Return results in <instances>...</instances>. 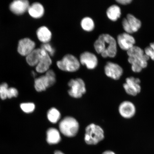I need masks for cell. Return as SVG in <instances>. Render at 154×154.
Listing matches in <instances>:
<instances>
[{
  "mask_svg": "<svg viewBox=\"0 0 154 154\" xmlns=\"http://www.w3.org/2000/svg\"><path fill=\"white\" fill-rule=\"evenodd\" d=\"M79 125L74 117L67 116L64 117L59 124V130L63 135L72 137L76 135L78 132Z\"/></svg>",
  "mask_w": 154,
  "mask_h": 154,
  "instance_id": "obj_5",
  "label": "cell"
},
{
  "mask_svg": "<svg viewBox=\"0 0 154 154\" xmlns=\"http://www.w3.org/2000/svg\"><path fill=\"white\" fill-rule=\"evenodd\" d=\"M127 54L128 56V61L131 65L133 72H140L142 69L147 67L149 58L141 48L134 45L127 51Z\"/></svg>",
  "mask_w": 154,
  "mask_h": 154,
  "instance_id": "obj_2",
  "label": "cell"
},
{
  "mask_svg": "<svg viewBox=\"0 0 154 154\" xmlns=\"http://www.w3.org/2000/svg\"><path fill=\"white\" fill-rule=\"evenodd\" d=\"M117 42L121 49L128 51L134 46L136 41L133 36L125 32L119 35Z\"/></svg>",
  "mask_w": 154,
  "mask_h": 154,
  "instance_id": "obj_13",
  "label": "cell"
},
{
  "mask_svg": "<svg viewBox=\"0 0 154 154\" xmlns=\"http://www.w3.org/2000/svg\"><path fill=\"white\" fill-rule=\"evenodd\" d=\"M140 80L139 78L134 77L127 78L126 82L123 85V87L126 93L128 95L136 96L141 91Z\"/></svg>",
  "mask_w": 154,
  "mask_h": 154,
  "instance_id": "obj_9",
  "label": "cell"
},
{
  "mask_svg": "<svg viewBox=\"0 0 154 154\" xmlns=\"http://www.w3.org/2000/svg\"><path fill=\"white\" fill-rule=\"evenodd\" d=\"M116 2L122 5H127L131 2L132 0H116Z\"/></svg>",
  "mask_w": 154,
  "mask_h": 154,
  "instance_id": "obj_29",
  "label": "cell"
},
{
  "mask_svg": "<svg viewBox=\"0 0 154 154\" xmlns=\"http://www.w3.org/2000/svg\"><path fill=\"white\" fill-rule=\"evenodd\" d=\"M20 107L24 112L29 113L34 111L35 109V105L33 103H23L21 104Z\"/></svg>",
  "mask_w": 154,
  "mask_h": 154,
  "instance_id": "obj_25",
  "label": "cell"
},
{
  "mask_svg": "<svg viewBox=\"0 0 154 154\" xmlns=\"http://www.w3.org/2000/svg\"><path fill=\"white\" fill-rule=\"evenodd\" d=\"M96 52L103 58H113L117 53L116 40L108 34H102L99 36L94 44Z\"/></svg>",
  "mask_w": 154,
  "mask_h": 154,
  "instance_id": "obj_1",
  "label": "cell"
},
{
  "mask_svg": "<svg viewBox=\"0 0 154 154\" xmlns=\"http://www.w3.org/2000/svg\"><path fill=\"white\" fill-rule=\"evenodd\" d=\"M123 29L126 33L131 34L138 31L141 27L142 23L133 15L128 14L122 21Z\"/></svg>",
  "mask_w": 154,
  "mask_h": 154,
  "instance_id": "obj_8",
  "label": "cell"
},
{
  "mask_svg": "<svg viewBox=\"0 0 154 154\" xmlns=\"http://www.w3.org/2000/svg\"><path fill=\"white\" fill-rule=\"evenodd\" d=\"M61 137L59 131L54 128L48 129L47 132V141L50 144H55L59 143Z\"/></svg>",
  "mask_w": 154,
  "mask_h": 154,
  "instance_id": "obj_19",
  "label": "cell"
},
{
  "mask_svg": "<svg viewBox=\"0 0 154 154\" xmlns=\"http://www.w3.org/2000/svg\"><path fill=\"white\" fill-rule=\"evenodd\" d=\"M32 74L34 76H35L36 74L35 73V72H32Z\"/></svg>",
  "mask_w": 154,
  "mask_h": 154,
  "instance_id": "obj_32",
  "label": "cell"
},
{
  "mask_svg": "<svg viewBox=\"0 0 154 154\" xmlns=\"http://www.w3.org/2000/svg\"><path fill=\"white\" fill-rule=\"evenodd\" d=\"M79 60L81 65L85 66L88 70H93L97 67L98 59L95 54L88 51L81 54Z\"/></svg>",
  "mask_w": 154,
  "mask_h": 154,
  "instance_id": "obj_10",
  "label": "cell"
},
{
  "mask_svg": "<svg viewBox=\"0 0 154 154\" xmlns=\"http://www.w3.org/2000/svg\"><path fill=\"white\" fill-rule=\"evenodd\" d=\"M35 43L28 38H25L19 40L18 44V53L23 56L26 57L35 49Z\"/></svg>",
  "mask_w": 154,
  "mask_h": 154,
  "instance_id": "obj_14",
  "label": "cell"
},
{
  "mask_svg": "<svg viewBox=\"0 0 154 154\" xmlns=\"http://www.w3.org/2000/svg\"><path fill=\"white\" fill-rule=\"evenodd\" d=\"M41 55V48L35 49L26 57V61L31 66H36L39 62Z\"/></svg>",
  "mask_w": 154,
  "mask_h": 154,
  "instance_id": "obj_20",
  "label": "cell"
},
{
  "mask_svg": "<svg viewBox=\"0 0 154 154\" xmlns=\"http://www.w3.org/2000/svg\"><path fill=\"white\" fill-rule=\"evenodd\" d=\"M54 154H65L62 152L60 151H58V150H57V151H56L54 152Z\"/></svg>",
  "mask_w": 154,
  "mask_h": 154,
  "instance_id": "obj_31",
  "label": "cell"
},
{
  "mask_svg": "<svg viewBox=\"0 0 154 154\" xmlns=\"http://www.w3.org/2000/svg\"><path fill=\"white\" fill-rule=\"evenodd\" d=\"M60 70L65 72H75L79 69L81 64L79 59L72 54H67L63 56L56 63Z\"/></svg>",
  "mask_w": 154,
  "mask_h": 154,
  "instance_id": "obj_3",
  "label": "cell"
},
{
  "mask_svg": "<svg viewBox=\"0 0 154 154\" xmlns=\"http://www.w3.org/2000/svg\"><path fill=\"white\" fill-rule=\"evenodd\" d=\"M56 82V76L54 71L49 69L44 75L36 78L34 82V87L36 91L41 92L45 91L52 86Z\"/></svg>",
  "mask_w": 154,
  "mask_h": 154,
  "instance_id": "obj_6",
  "label": "cell"
},
{
  "mask_svg": "<svg viewBox=\"0 0 154 154\" xmlns=\"http://www.w3.org/2000/svg\"><path fill=\"white\" fill-rule=\"evenodd\" d=\"M105 74L107 77L115 80H118L122 76L123 70L120 65L108 61L104 67Z\"/></svg>",
  "mask_w": 154,
  "mask_h": 154,
  "instance_id": "obj_11",
  "label": "cell"
},
{
  "mask_svg": "<svg viewBox=\"0 0 154 154\" xmlns=\"http://www.w3.org/2000/svg\"><path fill=\"white\" fill-rule=\"evenodd\" d=\"M119 113L123 118L130 119L135 115L136 108L132 102L125 101L121 103L119 106Z\"/></svg>",
  "mask_w": 154,
  "mask_h": 154,
  "instance_id": "obj_12",
  "label": "cell"
},
{
  "mask_svg": "<svg viewBox=\"0 0 154 154\" xmlns=\"http://www.w3.org/2000/svg\"><path fill=\"white\" fill-rule=\"evenodd\" d=\"M80 26L85 31L91 32L95 28V23L93 19L89 17L83 18L80 22Z\"/></svg>",
  "mask_w": 154,
  "mask_h": 154,
  "instance_id": "obj_22",
  "label": "cell"
},
{
  "mask_svg": "<svg viewBox=\"0 0 154 154\" xmlns=\"http://www.w3.org/2000/svg\"><path fill=\"white\" fill-rule=\"evenodd\" d=\"M38 40L42 43H49L52 38V34L49 28L45 26H40L36 31Z\"/></svg>",
  "mask_w": 154,
  "mask_h": 154,
  "instance_id": "obj_18",
  "label": "cell"
},
{
  "mask_svg": "<svg viewBox=\"0 0 154 154\" xmlns=\"http://www.w3.org/2000/svg\"><path fill=\"white\" fill-rule=\"evenodd\" d=\"M18 95V92L16 88H8V90L7 97L8 99L17 97Z\"/></svg>",
  "mask_w": 154,
  "mask_h": 154,
  "instance_id": "obj_28",
  "label": "cell"
},
{
  "mask_svg": "<svg viewBox=\"0 0 154 154\" xmlns=\"http://www.w3.org/2000/svg\"><path fill=\"white\" fill-rule=\"evenodd\" d=\"M47 118L50 122L53 124H56L61 118L60 113L55 108H51L48 111Z\"/></svg>",
  "mask_w": 154,
  "mask_h": 154,
  "instance_id": "obj_23",
  "label": "cell"
},
{
  "mask_svg": "<svg viewBox=\"0 0 154 154\" xmlns=\"http://www.w3.org/2000/svg\"><path fill=\"white\" fill-rule=\"evenodd\" d=\"M44 50L51 57H53L55 55L56 53L55 48L52 45V44L49 43H43L40 48Z\"/></svg>",
  "mask_w": 154,
  "mask_h": 154,
  "instance_id": "obj_24",
  "label": "cell"
},
{
  "mask_svg": "<svg viewBox=\"0 0 154 154\" xmlns=\"http://www.w3.org/2000/svg\"><path fill=\"white\" fill-rule=\"evenodd\" d=\"M144 53L153 60H154V42L150 44L149 46L144 49Z\"/></svg>",
  "mask_w": 154,
  "mask_h": 154,
  "instance_id": "obj_27",
  "label": "cell"
},
{
  "mask_svg": "<svg viewBox=\"0 0 154 154\" xmlns=\"http://www.w3.org/2000/svg\"><path fill=\"white\" fill-rule=\"evenodd\" d=\"M8 85L7 83H3L0 85V97L2 100L7 99L8 90Z\"/></svg>",
  "mask_w": 154,
  "mask_h": 154,
  "instance_id": "obj_26",
  "label": "cell"
},
{
  "mask_svg": "<svg viewBox=\"0 0 154 154\" xmlns=\"http://www.w3.org/2000/svg\"><path fill=\"white\" fill-rule=\"evenodd\" d=\"M28 11L32 18L38 19L41 18L43 16L45 13V9L42 4L35 2L30 5Z\"/></svg>",
  "mask_w": 154,
  "mask_h": 154,
  "instance_id": "obj_17",
  "label": "cell"
},
{
  "mask_svg": "<svg viewBox=\"0 0 154 154\" xmlns=\"http://www.w3.org/2000/svg\"><path fill=\"white\" fill-rule=\"evenodd\" d=\"M29 3L27 0H16L13 1L9 5V9L14 14L22 15L28 11Z\"/></svg>",
  "mask_w": 154,
  "mask_h": 154,
  "instance_id": "obj_16",
  "label": "cell"
},
{
  "mask_svg": "<svg viewBox=\"0 0 154 154\" xmlns=\"http://www.w3.org/2000/svg\"><path fill=\"white\" fill-rule=\"evenodd\" d=\"M41 57L39 62L35 66L36 72L39 73H44L47 72L50 69V67L52 63L51 57L44 51L41 49Z\"/></svg>",
  "mask_w": 154,
  "mask_h": 154,
  "instance_id": "obj_15",
  "label": "cell"
},
{
  "mask_svg": "<svg viewBox=\"0 0 154 154\" xmlns=\"http://www.w3.org/2000/svg\"><path fill=\"white\" fill-rule=\"evenodd\" d=\"M106 14L109 20L115 22L120 18L121 14V9L118 5H113L107 9Z\"/></svg>",
  "mask_w": 154,
  "mask_h": 154,
  "instance_id": "obj_21",
  "label": "cell"
},
{
  "mask_svg": "<svg viewBox=\"0 0 154 154\" xmlns=\"http://www.w3.org/2000/svg\"><path fill=\"white\" fill-rule=\"evenodd\" d=\"M102 154H116L114 152L111 151H105Z\"/></svg>",
  "mask_w": 154,
  "mask_h": 154,
  "instance_id": "obj_30",
  "label": "cell"
},
{
  "mask_svg": "<svg viewBox=\"0 0 154 154\" xmlns=\"http://www.w3.org/2000/svg\"><path fill=\"white\" fill-rule=\"evenodd\" d=\"M70 89L68 91L71 97L78 99L81 97L86 92L85 84L82 79H72L68 83Z\"/></svg>",
  "mask_w": 154,
  "mask_h": 154,
  "instance_id": "obj_7",
  "label": "cell"
},
{
  "mask_svg": "<svg viewBox=\"0 0 154 154\" xmlns=\"http://www.w3.org/2000/svg\"><path fill=\"white\" fill-rule=\"evenodd\" d=\"M104 132L101 127L94 124L88 125L85 129V140L89 145H95L104 138Z\"/></svg>",
  "mask_w": 154,
  "mask_h": 154,
  "instance_id": "obj_4",
  "label": "cell"
}]
</instances>
